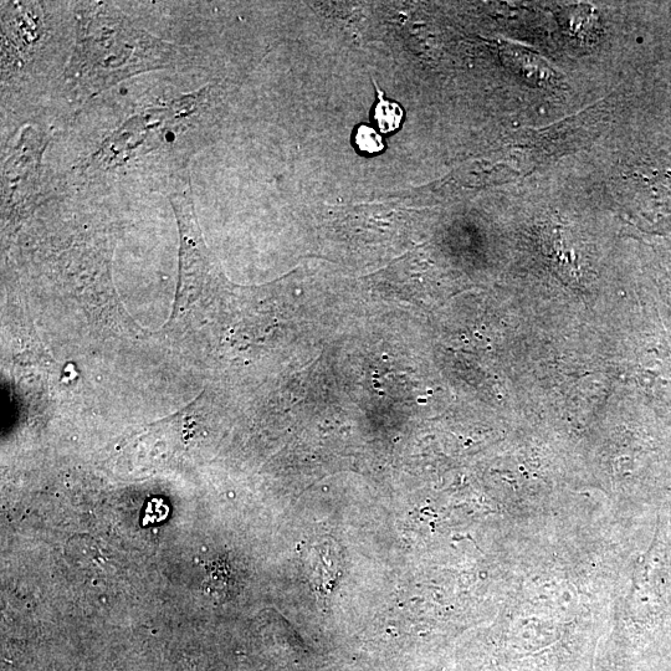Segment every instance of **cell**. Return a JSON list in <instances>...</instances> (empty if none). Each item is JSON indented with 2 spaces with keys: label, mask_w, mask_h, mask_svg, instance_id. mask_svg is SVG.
Returning <instances> with one entry per match:
<instances>
[{
  "label": "cell",
  "mask_w": 671,
  "mask_h": 671,
  "mask_svg": "<svg viewBox=\"0 0 671 671\" xmlns=\"http://www.w3.org/2000/svg\"><path fill=\"white\" fill-rule=\"evenodd\" d=\"M87 25L94 30L91 34L84 29V34L80 35L78 59L73 63L74 68L79 69L75 73V78L76 76L81 78V76L86 75L92 80H95V76L96 79L104 80V74H106V79L110 76H114L115 79L114 74L119 73L120 70H122V73H126L125 65L130 64L128 61L133 54L145 58L143 51L138 50L140 46L143 48V44H145L143 34L128 27L124 20L114 19L115 27L112 39L107 38L101 18L91 20ZM130 66L135 70V66L132 64Z\"/></svg>",
  "instance_id": "6da1fadb"
},
{
  "label": "cell",
  "mask_w": 671,
  "mask_h": 671,
  "mask_svg": "<svg viewBox=\"0 0 671 671\" xmlns=\"http://www.w3.org/2000/svg\"><path fill=\"white\" fill-rule=\"evenodd\" d=\"M505 53L514 66L515 73L537 85L557 84L555 71L544 60L519 45L507 44Z\"/></svg>",
  "instance_id": "7a4b0ae2"
},
{
  "label": "cell",
  "mask_w": 671,
  "mask_h": 671,
  "mask_svg": "<svg viewBox=\"0 0 671 671\" xmlns=\"http://www.w3.org/2000/svg\"><path fill=\"white\" fill-rule=\"evenodd\" d=\"M373 84H375L378 97V102L373 107V121L376 122V126L382 135L397 132L404 119L402 106L398 102L388 100L384 96V92L379 89L376 80H373Z\"/></svg>",
  "instance_id": "3957f363"
},
{
  "label": "cell",
  "mask_w": 671,
  "mask_h": 671,
  "mask_svg": "<svg viewBox=\"0 0 671 671\" xmlns=\"http://www.w3.org/2000/svg\"><path fill=\"white\" fill-rule=\"evenodd\" d=\"M353 142H355L358 151L367 153V155H377L386 148L383 137L379 135L375 128L367 125L357 127Z\"/></svg>",
  "instance_id": "277c9868"
}]
</instances>
